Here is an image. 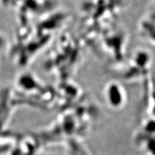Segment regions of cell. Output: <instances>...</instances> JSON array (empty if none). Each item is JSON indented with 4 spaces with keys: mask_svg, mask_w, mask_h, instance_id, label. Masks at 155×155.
<instances>
[{
    "mask_svg": "<svg viewBox=\"0 0 155 155\" xmlns=\"http://www.w3.org/2000/svg\"><path fill=\"white\" fill-rule=\"evenodd\" d=\"M121 87L117 84H110L107 90V94L108 99L110 100L111 104H120L122 100V91L121 90Z\"/></svg>",
    "mask_w": 155,
    "mask_h": 155,
    "instance_id": "obj_1",
    "label": "cell"
}]
</instances>
